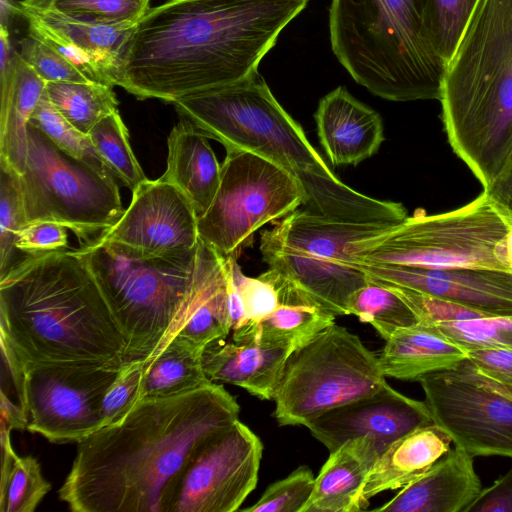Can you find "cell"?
I'll return each mask as SVG.
<instances>
[{
	"label": "cell",
	"instance_id": "cell-8",
	"mask_svg": "<svg viewBox=\"0 0 512 512\" xmlns=\"http://www.w3.org/2000/svg\"><path fill=\"white\" fill-rule=\"evenodd\" d=\"M353 258L367 263L512 273V211L483 192L448 212L406 217L357 242Z\"/></svg>",
	"mask_w": 512,
	"mask_h": 512
},
{
	"label": "cell",
	"instance_id": "cell-40",
	"mask_svg": "<svg viewBox=\"0 0 512 512\" xmlns=\"http://www.w3.org/2000/svg\"><path fill=\"white\" fill-rule=\"evenodd\" d=\"M315 477L308 466H300L287 477L269 485L246 512H302L312 495Z\"/></svg>",
	"mask_w": 512,
	"mask_h": 512
},
{
	"label": "cell",
	"instance_id": "cell-1",
	"mask_svg": "<svg viewBox=\"0 0 512 512\" xmlns=\"http://www.w3.org/2000/svg\"><path fill=\"white\" fill-rule=\"evenodd\" d=\"M239 412L235 397L214 382L142 399L123 420L78 442L59 497L74 512H167L192 455Z\"/></svg>",
	"mask_w": 512,
	"mask_h": 512
},
{
	"label": "cell",
	"instance_id": "cell-51",
	"mask_svg": "<svg viewBox=\"0 0 512 512\" xmlns=\"http://www.w3.org/2000/svg\"><path fill=\"white\" fill-rule=\"evenodd\" d=\"M510 389L512 390V387H510Z\"/></svg>",
	"mask_w": 512,
	"mask_h": 512
},
{
	"label": "cell",
	"instance_id": "cell-11",
	"mask_svg": "<svg viewBox=\"0 0 512 512\" xmlns=\"http://www.w3.org/2000/svg\"><path fill=\"white\" fill-rule=\"evenodd\" d=\"M386 383L378 356L356 334L334 323L287 357L273 397V416L281 426H306Z\"/></svg>",
	"mask_w": 512,
	"mask_h": 512
},
{
	"label": "cell",
	"instance_id": "cell-5",
	"mask_svg": "<svg viewBox=\"0 0 512 512\" xmlns=\"http://www.w3.org/2000/svg\"><path fill=\"white\" fill-rule=\"evenodd\" d=\"M439 101L454 153L489 190L512 160V0H478Z\"/></svg>",
	"mask_w": 512,
	"mask_h": 512
},
{
	"label": "cell",
	"instance_id": "cell-34",
	"mask_svg": "<svg viewBox=\"0 0 512 512\" xmlns=\"http://www.w3.org/2000/svg\"><path fill=\"white\" fill-rule=\"evenodd\" d=\"M432 325L467 353L484 348L512 347V315H493L471 308L460 317Z\"/></svg>",
	"mask_w": 512,
	"mask_h": 512
},
{
	"label": "cell",
	"instance_id": "cell-13",
	"mask_svg": "<svg viewBox=\"0 0 512 512\" xmlns=\"http://www.w3.org/2000/svg\"><path fill=\"white\" fill-rule=\"evenodd\" d=\"M432 421L472 456L512 458V390L468 359L418 381Z\"/></svg>",
	"mask_w": 512,
	"mask_h": 512
},
{
	"label": "cell",
	"instance_id": "cell-12",
	"mask_svg": "<svg viewBox=\"0 0 512 512\" xmlns=\"http://www.w3.org/2000/svg\"><path fill=\"white\" fill-rule=\"evenodd\" d=\"M226 152L215 197L198 218V234L220 256L237 259L258 229L302 207L306 195L274 162L244 150Z\"/></svg>",
	"mask_w": 512,
	"mask_h": 512
},
{
	"label": "cell",
	"instance_id": "cell-28",
	"mask_svg": "<svg viewBox=\"0 0 512 512\" xmlns=\"http://www.w3.org/2000/svg\"><path fill=\"white\" fill-rule=\"evenodd\" d=\"M45 87L46 81L16 51L9 89L1 95L0 159L18 174L25 166L28 125Z\"/></svg>",
	"mask_w": 512,
	"mask_h": 512
},
{
	"label": "cell",
	"instance_id": "cell-36",
	"mask_svg": "<svg viewBox=\"0 0 512 512\" xmlns=\"http://www.w3.org/2000/svg\"><path fill=\"white\" fill-rule=\"evenodd\" d=\"M24 225L19 174L0 159V279L26 258L16 248L17 234Z\"/></svg>",
	"mask_w": 512,
	"mask_h": 512
},
{
	"label": "cell",
	"instance_id": "cell-33",
	"mask_svg": "<svg viewBox=\"0 0 512 512\" xmlns=\"http://www.w3.org/2000/svg\"><path fill=\"white\" fill-rule=\"evenodd\" d=\"M88 136L108 170L132 192L148 179L131 149L119 111L101 119Z\"/></svg>",
	"mask_w": 512,
	"mask_h": 512
},
{
	"label": "cell",
	"instance_id": "cell-44",
	"mask_svg": "<svg viewBox=\"0 0 512 512\" xmlns=\"http://www.w3.org/2000/svg\"><path fill=\"white\" fill-rule=\"evenodd\" d=\"M67 228L55 222L24 225L17 234L16 248L24 256H39L68 249Z\"/></svg>",
	"mask_w": 512,
	"mask_h": 512
},
{
	"label": "cell",
	"instance_id": "cell-30",
	"mask_svg": "<svg viewBox=\"0 0 512 512\" xmlns=\"http://www.w3.org/2000/svg\"><path fill=\"white\" fill-rule=\"evenodd\" d=\"M11 430L1 429V512H33L51 484L44 478L40 464L32 456H18L10 439Z\"/></svg>",
	"mask_w": 512,
	"mask_h": 512
},
{
	"label": "cell",
	"instance_id": "cell-38",
	"mask_svg": "<svg viewBox=\"0 0 512 512\" xmlns=\"http://www.w3.org/2000/svg\"><path fill=\"white\" fill-rule=\"evenodd\" d=\"M29 123L43 131L64 152L98 170L109 171L89 136L75 128L60 114L46 92L32 113Z\"/></svg>",
	"mask_w": 512,
	"mask_h": 512
},
{
	"label": "cell",
	"instance_id": "cell-35",
	"mask_svg": "<svg viewBox=\"0 0 512 512\" xmlns=\"http://www.w3.org/2000/svg\"><path fill=\"white\" fill-rule=\"evenodd\" d=\"M230 331L225 258L222 270L177 334L198 346L205 347L215 340L226 338Z\"/></svg>",
	"mask_w": 512,
	"mask_h": 512
},
{
	"label": "cell",
	"instance_id": "cell-9",
	"mask_svg": "<svg viewBox=\"0 0 512 512\" xmlns=\"http://www.w3.org/2000/svg\"><path fill=\"white\" fill-rule=\"evenodd\" d=\"M397 223L354 222L297 208L260 237V252L270 269L335 316L349 315L353 294L369 282L353 258L357 242Z\"/></svg>",
	"mask_w": 512,
	"mask_h": 512
},
{
	"label": "cell",
	"instance_id": "cell-6",
	"mask_svg": "<svg viewBox=\"0 0 512 512\" xmlns=\"http://www.w3.org/2000/svg\"><path fill=\"white\" fill-rule=\"evenodd\" d=\"M94 275L123 333L124 367L144 369L180 331L224 258L199 240L191 250L161 256L95 239L75 249Z\"/></svg>",
	"mask_w": 512,
	"mask_h": 512
},
{
	"label": "cell",
	"instance_id": "cell-18",
	"mask_svg": "<svg viewBox=\"0 0 512 512\" xmlns=\"http://www.w3.org/2000/svg\"><path fill=\"white\" fill-rule=\"evenodd\" d=\"M355 260L375 282L408 288L493 315H512L511 272L432 269Z\"/></svg>",
	"mask_w": 512,
	"mask_h": 512
},
{
	"label": "cell",
	"instance_id": "cell-39",
	"mask_svg": "<svg viewBox=\"0 0 512 512\" xmlns=\"http://www.w3.org/2000/svg\"><path fill=\"white\" fill-rule=\"evenodd\" d=\"M478 0H427L426 22L432 44L446 64Z\"/></svg>",
	"mask_w": 512,
	"mask_h": 512
},
{
	"label": "cell",
	"instance_id": "cell-37",
	"mask_svg": "<svg viewBox=\"0 0 512 512\" xmlns=\"http://www.w3.org/2000/svg\"><path fill=\"white\" fill-rule=\"evenodd\" d=\"M226 259L245 314L244 325L232 332V340L248 342L258 323L279 306V291L268 270L251 278L243 274L235 258Z\"/></svg>",
	"mask_w": 512,
	"mask_h": 512
},
{
	"label": "cell",
	"instance_id": "cell-3",
	"mask_svg": "<svg viewBox=\"0 0 512 512\" xmlns=\"http://www.w3.org/2000/svg\"><path fill=\"white\" fill-rule=\"evenodd\" d=\"M1 354L41 366L120 370L126 342L94 275L66 249L27 256L0 279Z\"/></svg>",
	"mask_w": 512,
	"mask_h": 512
},
{
	"label": "cell",
	"instance_id": "cell-15",
	"mask_svg": "<svg viewBox=\"0 0 512 512\" xmlns=\"http://www.w3.org/2000/svg\"><path fill=\"white\" fill-rule=\"evenodd\" d=\"M120 370L53 365L26 373L27 429L52 443L79 442L103 427L101 406Z\"/></svg>",
	"mask_w": 512,
	"mask_h": 512
},
{
	"label": "cell",
	"instance_id": "cell-4",
	"mask_svg": "<svg viewBox=\"0 0 512 512\" xmlns=\"http://www.w3.org/2000/svg\"><path fill=\"white\" fill-rule=\"evenodd\" d=\"M173 105L181 119L226 149L257 154L290 172L306 195L301 208L354 222L398 223L407 215L402 204L363 195L340 181L259 74Z\"/></svg>",
	"mask_w": 512,
	"mask_h": 512
},
{
	"label": "cell",
	"instance_id": "cell-17",
	"mask_svg": "<svg viewBox=\"0 0 512 512\" xmlns=\"http://www.w3.org/2000/svg\"><path fill=\"white\" fill-rule=\"evenodd\" d=\"M432 423L425 401L407 397L386 383L372 394L319 415L305 427L329 452L361 437L374 440L383 452L405 434Z\"/></svg>",
	"mask_w": 512,
	"mask_h": 512
},
{
	"label": "cell",
	"instance_id": "cell-47",
	"mask_svg": "<svg viewBox=\"0 0 512 512\" xmlns=\"http://www.w3.org/2000/svg\"><path fill=\"white\" fill-rule=\"evenodd\" d=\"M487 192L512 211V160L505 172Z\"/></svg>",
	"mask_w": 512,
	"mask_h": 512
},
{
	"label": "cell",
	"instance_id": "cell-2",
	"mask_svg": "<svg viewBox=\"0 0 512 512\" xmlns=\"http://www.w3.org/2000/svg\"><path fill=\"white\" fill-rule=\"evenodd\" d=\"M309 0H167L126 44L117 86L174 103L258 75L280 33Z\"/></svg>",
	"mask_w": 512,
	"mask_h": 512
},
{
	"label": "cell",
	"instance_id": "cell-22",
	"mask_svg": "<svg viewBox=\"0 0 512 512\" xmlns=\"http://www.w3.org/2000/svg\"><path fill=\"white\" fill-rule=\"evenodd\" d=\"M451 438L434 423L419 427L391 443L376 459L362 487L361 509L377 494L405 487L449 452Z\"/></svg>",
	"mask_w": 512,
	"mask_h": 512
},
{
	"label": "cell",
	"instance_id": "cell-45",
	"mask_svg": "<svg viewBox=\"0 0 512 512\" xmlns=\"http://www.w3.org/2000/svg\"><path fill=\"white\" fill-rule=\"evenodd\" d=\"M467 358L490 379L512 387V347H492L469 351Z\"/></svg>",
	"mask_w": 512,
	"mask_h": 512
},
{
	"label": "cell",
	"instance_id": "cell-10",
	"mask_svg": "<svg viewBox=\"0 0 512 512\" xmlns=\"http://www.w3.org/2000/svg\"><path fill=\"white\" fill-rule=\"evenodd\" d=\"M114 178L64 152L29 123L27 156L19 174L26 224L55 222L82 245L95 240L125 211Z\"/></svg>",
	"mask_w": 512,
	"mask_h": 512
},
{
	"label": "cell",
	"instance_id": "cell-41",
	"mask_svg": "<svg viewBox=\"0 0 512 512\" xmlns=\"http://www.w3.org/2000/svg\"><path fill=\"white\" fill-rule=\"evenodd\" d=\"M145 369L137 363L120 369L116 379L105 393L101 406L103 427L123 420L142 400Z\"/></svg>",
	"mask_w": 512,
	"mask_h": 512
},
{
	"label": "cell",
	"instance_id": "cell-42",
	"mask_svg": "<svg viewBox=\"0 0 512 512\" xmlns=\"http://www.w3.org/2000/svg\"><path fill=\"white\" fill-rule=\"evenodd\" d=\"M18 53L46 82H93L71 62L29 33L19 41Z\"/></svg>",
	"mask_w": 512,
	"mask_h": 512
},
{
	"label": "cell",
	"instance_id": "cell-43",
	"mask_svg": "<svg viewBox=\"0 0 512 512\" xmlns=\"http://www.w3.org/2000/svg\"><path fill=\"white\" fill-rule=\"evenodd\" d=\"M53 7L74 16L126 23H137L150 8L145 0H57Z\"/></svg>",
	"mask_w": 512,
	"mask_h": 512
},
{
	"label": "cell",
	"instance_id": "cell-50",
	"mask_svg": "<svg viewBox=\"0 0 512 512\" xmlns=\"http://www.w3.org/2000/svg\"><path fill=\"white\" fill-rule=\"evenodd\" d=\"M145 1H148V2H150V0H145Z\"/></svg>",
	"mask_w": 512,
	"mask_h": 512
},
{
	"label": "cell",
	"instance_id": "cell-16",
	"mask_svg": "<svg viewBox=\"0 0 512 512\" xmlns=\"http://www.w3.org/2000/svg\"><path fill=\"white\" fill-rule=\"evenodd\" d=\"M161 256L198 246V217L189 199L160 178L145 180L117 223L98 238Z\"/></svg>",
	"mask_w": 512,
	"mask_h": 512
},
{
	"label": "cell",
	"instance_id": "cell-31",
	"mask_svg": "<svg viewBox=\"0 0 512 512\" xmlns=\"http://www.w3.org/2000/svg\"><path fill=\"white\" fill-rule=\"evenodd\" d=\"M52 105L84 134L101 119L118 111L113 86L99 82H46Z\"/></svg>",
	"mask_w": 512,
	"mask_h": 512
},
{
	"label": "cell",
	"instance_id": "cell-21",
	"mask_svg": "<svg viewBox=\"0 0 512 512\" xmlns=\"http://www.w3.org/2000/svg\"><path fill=\"white\" fill-rule=\"evenodd\" d=\"M292 351L286 347L218 339L204 347L202 367L212 382L236 385L262 400H273L283 366Z\"/></svg>",
	"mask_w": 512,
	"mask_h": 512
},
{
	"label": "cell",
	"instance_id": "cell-46",
	"mask_svg": "<svg viewBox=\"0 0 512 512\" xmlns=\"http://www.w3.org/2000/svg\"><path fill=\"white\" fill-rule=\"evenodd\" d=\"M465 512H512V468L483 488Z\"/></svg>",
	"mask_w": 512,
	"mask_h": 512
},
{
	"label": "cell",
	"instance_id": "cell-7",
	"mask_svg": "<svg viewBox=\"0 0 512 512\" xmlns=\"http://www.w3.org/2000/svg\"><path fill=\"white\" fill-rule=\"evenodd\" d=\"M426 5L427 0H332L334 55L375 96L439 100L445 63L428 32Z\"/></svg>",
	"mask_w": 512,
	"mask_h": 512
},
{
	"label": "cell",
	"instance_id": "cell-25",
	"mask_svg": "<svg viewBox=\"0 0 512 512\" xmlns=\"http://www.w3.org/2000/svg\"><path fill=\"white\" fill-rule=\"evenodd\" d=\"M378 358L385 377L419 381L425 375L454 367L467 358V352L434 325L420 321L387 339Z\"/></svg>",
	"mask_w": 512,
	"mask_h": 512
},
{
	"label": "cell",
	"instance_id": "cell-24",
	"mask_svg": "<svg viewBox=\"0 0 512 512\" xmlns=\"http://www.w3.org/2000/svg\"><path fill=\"white\" fill-rule=\"evenodd\" d=\"M382 450L369 437L350 440L330 452L302 512L361 511L365 479Z\"/></svg>",
	"mask_w": 512,
	"mask_h": 512
},
{
	"label": "cell",
	"instance_id": "cell-27",
	"mask_svg": "<svg viewBox=\"0 0 512 512\" xmlns=\"http://www.w3.org/2000/svg\"><path fill=\"white\" fill-rule=\"evenodd\" d=\"M24 7L91 57L107 83L117 86L124 50L137 23L98 21L70 15L54 7L45 10Z\"/></svg>",
	"mask_w": 512,
	"mask_h": 512
},
{
	"label": "cell",
	"instance_id": "cell-23",
	"mask_svg": "<svg viewBox=\"0 0 512 512\" xmlns=\"http://www.w3.org/2000/svg\"><path fill=\"white\" fill-rule=\"evenodd\" d=\"M208 137L181 119L168 136L167 166L160 179L179 188L198 218L210 207L220 184L221 165Z\"/></svg>",
	"mask_w": 512,
	"mask_h": 512
},
{
	"label": "cell",
	"instance_id": "cell-32",
	"mask_svg": "<svg viewBox=\"0 0 512 512\" xmlns=\"http://www.w3.org/2000/svg\"><path fill=\"white\" fill-rule=\"evenodd\" d=\"M348 313L370 324L385 341L398 330L420 322L415 311L393 287L371 279L353 294Z\"/></svg>",
	"mask_w": 512,
	"mask_h": 512
},
{
	"label": "cell",
	"instance_id": "cell-49",
	"mask_svg": "<svg viewBox=\"0 0 512 512\" xmlns=\"http://www.w3.org/2000/svg\"><path fill=\"white\" fill-rule=\"evenodd\" d=\"M56 1L57 0H22L20 3L33 9L45 10L52 8Z\"/></svg>",
	"mask_w": 512,
	"mask_h": 512
},
{
	"label": "cell",
	"instance_id": "cell-20",
	"mask_svg": "<svg viewBox=\"0 0 512 512\" xmlns=\"http://www.w3.org/2000/svg\"><path fill=\"white\" fill-rule=\"evenodd\" d=\"M474 456L455 446L374 511L465 512L482 490Z\"/></svg>",
	"mask_w": 512,
	"mask_h": 512
},
{
	"label": "cell",
	"instance_id": "cell-48",
	"mask_svg": "<svg viewBox=\"0 0 512 512\" xmlns=\"http://www.w3.org/2000/svg\"><path fill=\"white\" fill-rule=\"evenodd\" d=\"M19 15V2L14 0H1V26L9 29L15 16Z\"/></svg>",
	"mask_w": 512,
	"mask_h": 512
},
{
	"label": "cell",
	"instance_id": "cell-19",
	"mask_svg": "<svg viewBox=\"0 0 512 512\" xmlns=\"http://www.w3.org/2000/svg\"><path fill=\"white\" fill-rule=\"evenodd\" d=\"M315 120L320 143L333 165H357L373 156L384 140L380 115L343 86L319 101Z\"/></svg>",
	"mask_w": 512,
	"mask_h": 512
},
{
	"label": "cell",
	"instance_id": "cell-14",
	"mask_svg": "<svg viewBox=\"0 0 512 512\" xmlns=\"http://www.w3.org/2000/svg\"><path fill=\"white\" fill-rule=\"evenodd\" d=\"M263 444L236 420L192 455L167 512H234L255 489Z\"/></svg>",
	"mask_w": 512,
	"mask_h": 512
},
{
	"label": "cell",
	"instance_id": "cell-29",
	"mask_svg": "<svg viewBox=\"0 0 512 512\" xmlns=\"http://www.w3.org/2000/svg\"><path fill=\"white\" fill-rule=\"evenodd\" d=\"M203 349L177 334L146 367L142 399L177 396L213 383L202 367Z\"/></svg>",
	"mask_w": 512,
	"mask_h": 512
},
{
	"label": "cell",
	"instance_id": "cell-26",
	"mask_svg": "<svg viewBox=\"0 0 512 512\" xmlns=\"http://www.w3.org/2000/svg\"><path fill=\"white\" fill-rule=\"evenodd\" d=\"M280 295L279 306L261 320L248 342L298 349L335 323V315L319 306L276 271L268 269Z\"/></svg>",
	"mask_w": 512,
	"mask_h": 512
}]
</instances>
